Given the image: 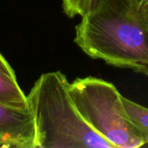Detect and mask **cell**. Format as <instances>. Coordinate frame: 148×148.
<instances>
[{"label": "cell", "mask_w": 148, "mask_h": 148, "mask_svg": "<svg viewBox=\"0 0 148 148\" xmlns=\"http://www.w3.org/2000/svg\"><path fill=\"white\" fill-rule=\"evenodd\" d=\"M74 41L92 59L148 77V25L130 0H104L83 16Z\"/></svg>", "instance_id": "obj_1"}, {"label": "cell", "mask_w": 148, "mask_h": 148, "mask_svg": "<svg viewBox=\"0 0 148 148\" xmlns=\"http://www.w3.org/2000/svg\"><path fill=\"white\" fill-rule=\"evenodd\" d=\"M68 86L63 73L48 72L41 75L26 95L34 120L37 148H115L83 120Z\"/></svg>", "instance_id": "obj_2"}, {"label": "cell", "mask_w": 148, "mask_h": 148, "mask_svg": "<svg viewBox=\"0 0 148 148\" xmlns=\"http://www.w3.org/2000/svg\"><path fill=\"white\" fill-rule=\"evenodd\" d=\"M73 103L84 121L115 148H136L145 145L129 121L122 95L111 82L86 77L69 83Z\"/></svg>", "instance_id": "obj_3"}, {"label": "cell", "mask_w": 148, "mask_h": 148, "mask_svg": "<svg viewBox=\"0 0 148 148\" xmlns=\"http://www.w3.org/2000/svg\"><path fill=\"white\" fill-rule=\"evenodd\" d=\"M0 135L12 148H37L34 120L29 108L0 102Z\"/></svg>", "instance_id": "obj_4"}, {"label": "cell", "mask_w": 148, "mask_h": 148, "mask_svg": "<svg viewBox=\"0 0 148 148\" xmlns=\"http://www.w3.org/2000/svg\"><path fill=\"white\" fill-rule=\"evenodd\" d=\"M122 102L129 121L145 144H148V108L122 95Z\"/></svg>", "instance_id": "obj_5"}, {"label": "cell", "mask_w": 148, "mask_h": 148, "mask_svg": "<svg viewBox=\"0 0 148 148\" xmlns=\"http://www.w3.org/2000/svg\"><path fill=\"white\" fill-rule=\"evenodd\" d=\"M0 102L17 108H28L27 98L17 80L0 73Z\"/></svg>", "instance_id": "obj_6"}, {"label": "cell", "mask_w": 148, "mask_h": 148, "mask_svg": "<svg viewBox=\"0 0 148 148\" xmlns=\"http://www.w3.org/2000/svg\"><path fill=\"white\" fill-rule=\"evenodd\" d=\"M62 9L65 14L70 18L76 16L81 17L95 11L104 0H62Z\"/></svg>", "instance_id": "obj_7"}, {"label": "cell", "mask_w": 148, "mask_h": 148, "mask_svg": "<svg viewBox=\"0 0 148 148\" xmlns=\"http://www.w3.org/2000/svg\"><path fill=\"white\" fill-rule=\"evenodd\" d=\"M0 73L6 75L11 79L17 80L15 71L1 53H0Z\"/></svg>", "instance_id": "obj_8"}, {"label": "cell", "mask_w": 148, "mask_h": 148, "mask_svg": "<svg viewBox=\"0 0 148 148\" xmlns=\"http://www.w3.org/2000/svg\"><path fill=\"white\" fill-rule=\"evenodd\" d=\"M140 11L145 23L148 25V0H146L144 3L143 5L140 8Z\"/></svg>", "instance_id": "obj_9"}, {"label": "cell", "mask_w": 148, "mask_h": 148, "mask_svg": "<svg viewBox=\"0 0 148 148\" xmlns=\"http://www.w3.org/2000/svg\"><path fill=\"white\" fill-rule=\"evenodd\" d=\"M0 148H12L10 142L0 135Z\"/></svg>", "instance_id": "obj_10"}, {"label": "cell", "mask_w": 148, "mask_h": 148, "mask_svg": "<svg viewBox=\"0 0 148 148\" xmlns=\"http://www.w3.org/2000/svg\"><path fill=\"white\" fill-rule=\"evenodd\" d=\"M145 1L146 0H130L131 2L134 4L135 6H136L138 8H141L142 6L144 4V3L145 2Z\"/></svg>", "instance_id": "obj_11"}]
</instances>
